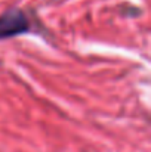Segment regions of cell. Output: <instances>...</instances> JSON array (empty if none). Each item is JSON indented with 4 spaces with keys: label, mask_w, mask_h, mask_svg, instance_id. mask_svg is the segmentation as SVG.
<instances>
[{
    "label": "cell",
    "mask_w": 151,
    "mask_h": 152,
    "mask_svg": "<svg viewBox=\"0 0 151 152\" xmlns=\"http://www.w3.org/2000/svg\"><path fill=\"white\" fill-rule=\"evenodd\" d=\"M30 30L25 13L19 9H9L0 16V39H10Z\"/></svg>",
    "instance_id": "obj_1"
}]
</instances>
